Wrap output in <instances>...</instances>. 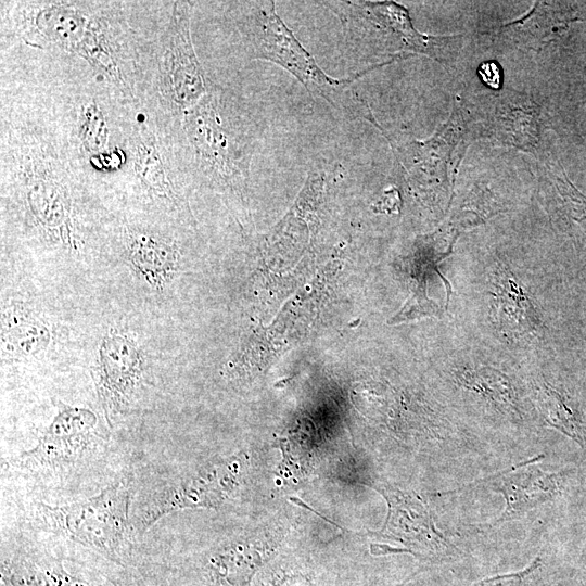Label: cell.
Instances as JSON below:
<instances>
[{"mask_svg": "<svg viewBox=\"0 0 586 586\" xmlns=\"http://www.w3.org/2000/svg\"><path fill=\"white\" fill-rule=\"evenodd\" d=\"M242 31L254 58L281 66L313 95L324 99L347 115L377 124L368 103L352 88L356 78L377 65L347 79L329 76L277 14L272 1L250 2Z\"/></svg>", "mask_w": 586, "mask_h": 586, "instance_id": "cell-1", "label": "cell"}, {"mask_svg": "<svg viewBox=\"0 0 586 586\" xmlns=\"http://www.w3.org/2000/svg\"><path fill=\"white\" fill-rule=\"evenodd\" d=\"M129 496V485L123 480L80 502L43 505L42 512L58 532L117 561L130 527Z\"/></svg>", "mask_w": 586, "mask_h": 586, "instance_id": "cell-2", "label": "cell"}, {"mask_svg": "<svg viewBox=\"0 0 586 586\" xmlns=\"http://www.w3.org/2000/svg\"><path fill=\"white\" fill-rule=\"evenodd\" d=\"M341 18L346 38L355 42L370 40L388 51H411L437 59L435 38L418 33L408 11L392 1L326 2Z\"/></svg>", "mask_w": 586, "mask_h": 586, "instance_id": "cell-3", "label": "cell"}, {"mask_svg": "<svg viewBox=\"0 0 586 586\" xmlns=\"http://www.w3.org/2000/svg\"><path fill=\"white\" fill-rule=\"evenodd\" d=\"M387 501L388 513L378 535L398 540L424 560L450 559L458 550L436 528L426 505L413 493L374 485Z\"/></svg>", "mask_w": 586, "mask_h": 586, "instance_id": "cell-4", "label": "cell"}, {"mask_svg": "<svg viewBox=\"0 0 586 586\" xmlns=\"http://www.w3.org/2000/svg\"><path fill=\"white\" fill-rule=\"evenodd\" d=\"M238 464L228 461L196 476L169 484L152 494L138 509L130 528L143 533L162 517L180 509L215 507L235 486Z\"/></svg>", "mask_w": 586, "mask_h": 586, "instance_id": "cell-5", "label": "cell"}, {"mask_svg": "<svg viewBox=\"0 0 586 586\" xmlns=\"http://www.w3.org/2000/svg\"><path fill=\"white\" fill-rule=\"evenodd\" d=\"M543 457V455L536 456L510 469L477 480L469 486H462L447 493L461 492L475 486L489 487L499 492L506 502L504 512L491 523V526L515 520L528 510L551 500L560 492L559 474L544 472L534 466Z\"/></svg>", "mask_w": 586, "mask_h": 586, "instance_id": "cell-6", "label": "cell"}, {"mask_svg": "<svg viewBox=\"0 0 586 586\" xmlns=\"http://www.w3.org/2000/svg\"><path fill=\"white\" fill-rule=\"evenodd\" d=\"M97 423L93 412L63 406L37 446L16 462L27 468H56L77 459L91 441Z\"/></svg>", "mask_w": 586, "mask_h": 586, "instance_id": "cell-7", "label": "cell"}, {"mask_svg": "<svg viewBox=\"0 0 586 586\" xmlns=\"http://www.w3.org/2000/svg\"><path fill=\"white\" fill-rule=\"evenodd\" d=\"M140 371V355L130 341L123 336L104 339L100 348L98 390L107 417L128 407Z\"/></svg>", "mask_w": 586, "mask_h": 586, "instance_id": "cell-8", "label": "cell"}, {"mask_svg": "<svg viewBox=\"0 0 586 586\" xmlns=\"http://www.w3.org/2000/svg\"><path fill=\"white\" fill-rule=\"evenodd\" d=\"M164 66L166 87L178 104L192 105L204 94L203 72L191 44L186 5L174 14Z\"/></svg>", "mask_w": 586, "mask_h": 586, "instance_id": "cell-9", "label": "cell"}, {"mask_svg": "<svg viewBox=\"0 0 586 586\" xmlns=\"http://www.w3.org/2000/svg\"><path fill=\"white\" fill-rule=\"evenodd\" d=\"M491 308L493 323L508 339L535 337L542 329L535 304L506 267H499L495 272Z\"/></svg>", "mask_w": 586, "mask_h": 586, "instance_id": "cell-10", "label": "cell"}, {"mask_svg": "<svg viewBox=\"0 0 586 586\" xmlns=\"http://www.w3.org/2000/svg\"><path fill=\"white\" fill-rule=\"evenodd\" d=\"M447 133L448 125L426 141H402L386 133H383V136L388 140L397 160L409 175L411 181L420 186H426L445 178L444 162H446L448 153Z\"/></svg>", "mask_w": 586, "mask_h": 586, "instance_id": "cell-11", "label": "cell"}, {"mask_svg": "<svg viewBox=\"0 0 586 586\" xmlns=\"http://www.w3.org/2000/svg\"><path fill=\"white\" fill-rule=\"evenodd\" d=\"M456 380L464 388L491 400L500 410L520 417L517 392L509 377L489 367L466 368L456 373Z\"/></svg>", "mask_w": 586, "mask_h": 586, "instance_id": "cell-12", "label": "cell"}, {"mask_svg": "<svg viewBox=\"0 0 586 586\" xmlns=\"http://www.w3.org/2000/svg\"><path fill=\"white\" fill-rule=\"evenodd\" d=\"M534 9L523 18L505 26L510 36L530 48H542L563 29L565 20L553 14L555 7L536 2Z\"/></svg>", "mask_w": 586, "mask_h": 586, "instance_id": "cell-13", "label": "cell"}, {"mask_svg": "<svg viewBox=\"0 0 586 586\" xmlns=\"http://www.w3.org/2000/svg\"><path fill=\"white\" fill-rule=\"evenodd\" d=\"M497 125L500 139L518 148L530 150L538 141V111L528 103H501Z\"/></svg>", "mask_w": 586, "mask_h": 586, "instance_id": "cell-14", "label": "cell"}, {"mask_svg": "<svg viewBox=\"0 0 586 586\" xmlns=\"http://www.w3.org/2000/svg\"><path fill=\"white\" fill-rule=\"evenodd\" d=\"M263 553L247 544H237L219 551L212 564L216 574L232 586L246 585L262 564Z\"/></svg>", "mask_w": 586, "mask_h": 586, "instance_id": "cell-15", "label": "cell"}, {"mask_svg": "<svg viewBox=\"0 0 586 586\" xmlns=\"http://www.w3.org/2000/svg\"><path fill=\"white\" fill-rule=\"evenodd\" d=\"M537 408L545 422L569 436L581 446L584 445L583 428L565 404L563 397L547 383L535 387Z\"/></svg>", "mask_w": 586, "mask_h": 586, "instance_id": "cell-16", "label": "cell"}, {"mask_svg": "<svg viewBox=\"0 0 586 586\" xmlns=\"http://www.w3.org/2000/svg\"><path fill=\"white\" fill-rule=\"evenodd\" d=\"M132 263L153 284H161L170 272L175 262L170 247L144 235L136 237L130 244Z\"/></svg>", "mask_w": 586, "mask_h": 586, "instance_id": "cell-17", "label": "cell"}, {"mask_svg": "<svg viewBox=\"0 0 586 586\" xmlns=\"http://www.w3.org/2000/svg\"><path fill=\"white\" fill-rule=\"evenodd\" d=\"M136 167L145 184L165 196L171 195L170 184L153 144L145 141L139 144Z\"/></svg>", "mask_w": 586, "mask_h": 586, "instance_id": "cell-18", "label": "cell"}, {"mask_svg": "<svg viewBox=\"0 0 586 586\" xmlns=\"http://www.w3.org/2000/svg\"><path fill=\"white\" fill-rule=\"evenodd\" d=\"M107 128L102 113L94 104H90L84 112L80 125V139L89 150H100L104 146Z\"/></svg>", "mask_w": 586, "mask_h": 586, "instance_id": "cell-19", "label": "cell"}, {"mask_svg": "<svg viewBox=\"0 0 586 586\" xmlns=\"http://www.w3.org/2000/svg\"><path fill=\"white\" fill-rule=\"evenodd\" d=\"M540 558H535L528 566L515 573L484 578L472 586H522L524 581L540 566Z\"/></svg>", "mask_w": 586, "mask_h": 586, "instance_id": "cell-20", "label": "cell"}, {"mask_svg": "<svg viewBox=\"0 0 586 586\" xmlns=\"http://www.w3.org/2000/svg\"><path fill=\"white\" fill-rule=\"evenodd\" d=\"M479 76L482 81L492 89H499L501 86L502 74L500 65L495 61H487L480 65Z\"/></svg>", "mask_w": 586, "mask_h": 586, "instance_id": "cell-21", "label": "cell"}, {"mask_svg": "<svg viewBox=\"0 0 586 586\" xmlns=\"http://www.w3.org/2000/svg\"><path fill=\"white\" fill-rule=\"evenodd\" d=\"M266 586H313V583L304 574L281 572L273 575Z\"/></svg>", "mask_w": 586, "mask_h": 586, "instance_id": "cell-22", "label": "cell"}, {"mask_svg": "<svg viewBox=\"0 0 586 586\" xmlns=\"http://www.w3.org/2000/svg\"><path fill=\"white\" fill-rule=\"evenodd\" d=\"M120 586H126V585H120Z\"/></svg>", "mask_w": 586, "mask_h": 586, "instance_id": "cell-23", "label": "cell"}]
</instances>
